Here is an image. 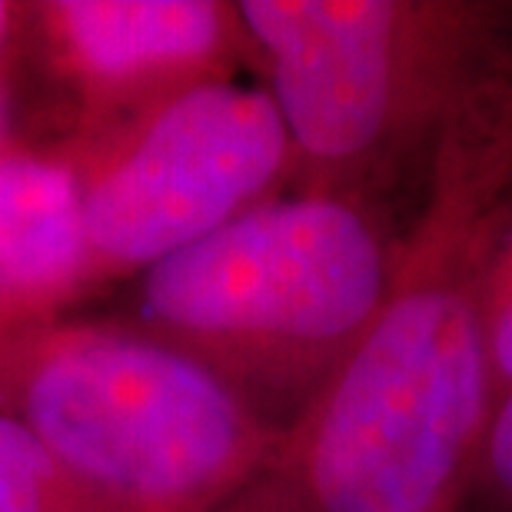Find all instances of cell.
I'll return each mask as SVG.
<instances>
[{
    "label": "cell",
    "mask_w": 512,
    "mask_h": 512,
    "mask_svg": "<svg viewBox=\"0 0 512 512\" xmlns=\"http://www.w3.org/2000/svg\"><path fill=\"white\" fill-rule=\"evenodd\" d=\"M469 503L486 512H512V386L496 406Z\"/></svg>",
    "instance_id": "10"
},
{
    "label": "cell",
    "mask_w": 512,
    "mask_h": 512,
    "mask_svg": "<svg viewBox=\"0 0 512 512\" xmlns=\"http://www.w3.org/2000/svg\"><path fill=\"white\" fill-rule=\"evenodd\" d=\"M17 24H20V0H0V67L14 54Z\"/></svg>",
    "instance_id": "12"
},
{
    "label": "cell",
    "mask_w": 512,
    "mask_h": 512,
    "mask_svg": "<svg viewBox=\"0 0 512 512\" xmlns=\"http://www.w3.org/2000/svg\"><path fill=\"white\" fill-rule=\"evenodd\" d=\"M84 310L77 183L57 157L0 163V340Z\"/></svg>",
    "instance_id": "7"
},
{
    "label": "cell",
    "mask_w": 512,
    "mask_h": 512,
    "mask_svg": "<svg viewBox=\"0 0 512 512\" xmlns=\"http://www.w3.org/2000/svg\"><path fill=\"white\" fill-rule=\"evenodd\" d=\"M396 253L386 207L283 193L137 276L114 313L283 436L370 330Z\"/></svg>",
    "instance_id": "2"
},
{
    "label": "cell",
    "mask_w": 512,
    "mask_h": 512,
    "mask_svg": "<svg viewBox=\"0 0 512 512\" xmlns=\"http://www.w3.org/2000/svg\"><path fill=\"white\" fill-rule=\"evenodd\" d=\"M512 183V34L439 137L370 330L220 512H463L496 416L486 280Z\"/></svg>",
    "instance_id": "1"
},
{
    "label": "cell",
    "mask_w": 512,
    "mask_h": 512,
    "mask_svg": "<svg viewBox=\"0 0 512 512\" xmlns=\"http://www.w3.org/2000/svg\"><path fill=\"white\" fill-rule=\"evenodd\" d=\"M486 320H489V356H493L496 406L512 386V183L506 193L503 230H499L486 280Z\"/></svg>",
    "instance_id": "9"
},
{
    "label": "cell",
    "mask_w": 512,
    "mask_h": 512,
    "mask_svg": "<svg viewBox=\"0 0 512 512\" xmlns=\"http://www.w3.org/2000/svg\"><path fill=\"white\" fill-rule=\"evenodd\" d=\"M20 153H34V150H30L24 107H20L17 80L7 60V64L0 67V163L14 160Z\"/></svg>",
    "instance_id": "11"
},
{
    "label": "cell",
    "mask_w": 512,
    "mask_h": 512,
    "mask_svg": "<svg viewBox=\"0 0 512 512\" xmlns=\"http://www.w3.org/2000/svg\"><path fill=\"white\" fill-rule=\"evenodd\" d=\"M0 512H100V506L27 429L0 416Z\"/></svg>",
    "instance_id": "8"
},
{
    "label": "cell",
    "mask_w": 512,
    "mask_h": 512,
    "mask_svg": "<svg viewBox=\"0 0 512 512\" xmlns=\"http://www.w3.org/2000/svg\"><path fill=\"white\" fill-rule=\"evenodd\" d=\"M77 183L84 306L290 193V143L263 87L220 80L60 160Z\"/></svg>",
    "instance_id": "5"
},
{
    "label": "cell",
    "mask_w": 512,
    "mask_h": 512,
    "mask_svg": "<svg viewBox=\"0 0 512 512\" xmlns=\"http://www.w3.org/2000/svg\"><path fill=\"white\" fill-rule=\"evenodd\" d=\"M0 416L100 512H220L280 443L197 363L87 310L0 340Z\"/></svg>",
    "instance_id": "4"
},
{
    "label": "cell",
    "mask_w": 512,
    "mask_h": 512,
    "mask_svg": "<svg viewBox=\"0 0 512 512\" xmlns=\"http://www.w3.org/2000/svg\"><path fill=\"white\" fill-rule=\"evenodd\" d=\"M10 70L30 150L70 160L163 104L250 70L233 0H30Z\"/></svg>",
    "instance_id": "6"
},
{
    "label": "cell",
    "mask_w": 512,
    "mask_h": 512,
    "mask_svg": "<svg viewBox=\"0 0 512 512\" xmlns=\"http://www.w3.org/2000/svg\"><path fill=\"white\" fill-rule=\"evenodd\" d=\"M250 70L286 143L290 193L386 197L429 167L449 117L506 44L489 0H237Z\"/></svg>",
    "instance_id": "3"
}]
</instances>
